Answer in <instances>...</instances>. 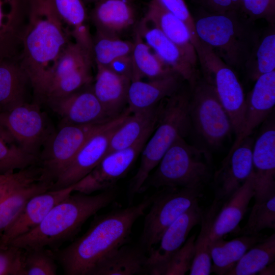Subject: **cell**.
Segmentation results:
<instances>
[{
  "instance_id": "obj_47",
  "label": "cell",
  "mask_w": 275,
  "mask_h": 275,
  "mask_svg": "<svg viewBox=\"0 0 275 275\" xmlns=\"http://www.w3.org/2000/svg\"><path fill=\"white\" fill-rule=\"evenodd\" d=\"M204 12L225 13L238 11L240 0H195Z\"/></svg>"
},
{
  "instance_id": "obj_28",
  "label": "cell",
  "mask_w": 275,
  "mask_h": 275,
  "mask_svg": "<svg viewBox=\"0 0 275 275\" xmlns=\"http://www.w3.org/2000/svg\"><path fill=\"white\" fill-rule=\"evenodd\" d=\"M142 20L157 28L191 59L198 62L196 50L187 25L156 0H151Z\"/></svg>"
},
{
  "instance_id": "obj_7",
  "label": "cell",
  "mask_w": 275,
  "mask_h": 275,
  "mask_svg": "<svg viewBox=\"0 0 275 275\" xmlns=\"http://www.w3.org/2000/svg\"><path fill=\"white\" fill-rule=\"evenodd\" d=\"M190 90L189 114L191 128L209 147H219L233 128L213 86L199 76Z\"/></svg>"
},
{
  "instance_id": "obj_31",
  "label": "cell",
  "mask_w": 275,
  "mask_h": 275,
  "mask_svg": "<svg viewBox=\"0 0 275 275\" xmlns=\"http://www.w3.org/2000/svg\"><path fill=\"white\" fill-rule=\"evenodd\" d=\"M160 110V102L151 108L130 115L112 135L106 154L132 145L148 130L155 127Z\"/></svg>"
},
{
  "instance_id": "obj_18",
  "label": "cell",
  "mask_w": 275,
  "mask_h": 275,
  "mask_svg": "<svg viewBox=\"0 0 275 275\" xmlns=\"http://www.w3.org/2000/svg\"><path fill=\"white\" fill-rule=\"evenodd\" d=\"M255 201L275 194V126L267 123L254 142L252 171Z\"/></svg>"
},
{
  "instance_id": "obj_26",
  "label": "cell",
  "mask_w": 275,
  "mask_h": 275,
  "mask_svg": "<svg viewBox=\"0 0 275 275\" xmlns=\"http://www.w3.org/2000/svg\"><path fill=\"white\" fill-rule=\"evenodd\" d=\"M96 65L97 73L92 85L93 92L110 119L118 117L127 102L131 80L108 68Z\"/></svg>"
},
{
  "instance_id": "obj_6",
  "label": "cell",
  "mask_w": 275,
  "mask_h": 275,
  "mask_svg": "<svg viewBox=\"0 0 275 275\" xmlns=\"http://www.w3.org/2000/svg\"><path fill=\"white\" fill-rule=\"evenodd\" d=\"M156 167L140 193L150 187L201 190L212 174L211 157L209 151L189 144L182 137L172 145Z\"/></svg>"
},
{
  "instance_id": "obj_35",
  "label": "cell",
  "mask_w": 275,
  "mask_h": 275,
  "mask_svg": "<svg viewBox=\"0 0 275 275\" xmlns=\"http://www.w3.org/2000/svg\"><path fill=\"white\" fill-rule=\"evenodd\" d=\"M275 260V234L263 238L250 249L227 275H254Z\"/></svg>"
},
{
  "instance_id": "obj_25",
  "label": "cell",
  "mask_w": 275,
  "mask_h": 275,
  "mask_svg": "<svg viewBox=\"0 0 275 275\" xmlns=\"http://www.w3.org/2000/svg\"><path fill=\"white\" fill-rule=\"evenodd\" d=\"M184 81L175 72L147 81H132L128 92L127 109L134 113L151 108L177 91Z\"/></svg>"
},
{
  "instance_id": "obj_19",
  "label": "cell",
  "mask_w": 275,
  "mask_h": 275,
  "mask_svg": "<svg viewBox=\"0 0 275 275\" xmlns=\"http://www.w3.org/2000/svg\"><path fill=\"white\" fill-rule=\"evenodd\" d=\"M48 104L63 123L87 125L104 123L112 119L107 116L94 94L92 84Z\"/></svg>"
},
{
  "instance_id": "obj_20",
  "label": "cell",
  "mask_w": 275,
  "mask_h": 275,
  "mask_svg": "<svg viewBox=\"0 0 275 275\" xmlns=\"http://www.w3.org/2000/svg\"><path fill=\"white\" fill-rule=\"evenodd\" d=\"M28 12V0H0V61L19 60Z\"/></svg>"
},
{
  "instance_id": "obj_48",
  "label": "cell",
  "mask_w": 275,
  "mask_h": 275,
  "mask_svg": "<svg viewBox=\"0 0 275 275\" xmlns=\"http://www.w3.org/2000/svg\"><path fill=\"white\" fill-rule=\"evenodd\" d=\"M106 67L120 75L129 78L131 81L133 79L134 67L131 54L114 61Z\"/></svg>"
},
{
  "instance_id": "obj_39",
  "label": "cell",
  "mask_w": 275,
  "mask_h": 275,
  "mask_svg": "<svg viewBox=\"0 0 275 275\" xmlns=\"http://www.w3.org/2000/svg\"><path fill=\"white\" fill-rule=\"evenodd\" d=\"M265 229H275V194L255 201L246 223L237 234L256 235Z\"/></svg>"
},
{
  "instance_id": "obj_4",
  "label": "cell",
  "mask_w": 275,
  "mask_h": 275,
  "mask_svg": "<svg viewBox=\"0 0 275 275\" xmlns=\"http://www.w3.org/2000/svg\"><path fill=\"white\" fill-rule=\"evenodd\" d=\"M199 40L233 69L244 67L260 37L253 22L238 11L203 12L194 17Z\"/></svg>"
},
{
  "instance_id": "obj_8",
  "label": "cell",
  "mask_w": 275,
  "mask_h": 275,
  "mask_svg": "<svg viewBox=\"0 0 275 275\" xmlns=\"http://www.w3.org/2000/svg\"><path fill=\"white\" fill-rule=\"evenodd\" d=\"M203 78L212 85L232 124L236 137L243 126L245 97L234 70L200 41L195 47Z\"/></svg>"
},
{
  "instance_id": "obj_24",
  "label": "cell",
  "mask_w": 275,
  "mask_h": 275,
  "mask_svg": "<svg viewBox=\"0 0 275 275\" xmlns=\"http://www.w3.org/2000/svg\"><path fill=\"white\" fill-rule=\"evenodd\" d=\"M254 195L251 173L244 182L222 204L211 224L209 241L224 237L237 229Z\"/></svg>"
},
{
  "instance_id": "obj_11",
  "label": "cell",
  "mask_w": 275,
  "mask_h": 275,
  "mask_svg": "<svg viewBox=\"0 0 275 275\" xmlns=\"http://www.w3.org/2000/svg\"><path fill=\"white\" fill-rule=\"evenodd\" d=\"M201 190L164 187L153 195L145 215L140 245L147 254L154 249L167 228L202 196Z\"/></svg>"
},
{
  "instance_id": "obj_37",
  "label": "cell",
  "mask_w": 275,
  "mask_h": 275,
  "mask_svg": "<svg viewBox=\"0 0 275 275\" xmlns=\"http://www.w3.org/2000/svg\"><path fill=\"white\" fill-rule=\"evenodd\" d=\"M133 42L120 37L104 35L96 32L92 37V52L96 65L108 67L114 61L131 54Z\"/></svg>"
},
{
  "instance_id": "obj_17",
  "label": "cell",
  "mask_w": 275,
  "mask_h": 275,
  "mask_svg": "<svg viewBox=\"0 0 275 275\" xmlns=\"http://www.w3.org/2000/svg\"><path fill=\"white\" fill-rule=\"evenodd\" d=\"M136 29L157 56L191 87L199 76L197 69L198 62L191 59L153 25L142 20Z\"/></svg>"
},
{
  "instance_id": "obj_27",
  "label": "cell",
  "mask_w": 275,
  "mask_h": 275,
  "mask_svg": "<svg viewBox=\"0 0 275 275\" xmlns=\"http://www.w3.org/2000/svg\"><path fill=\"white\" fill-rule=\"evenodd\" d=\"M148 254L141 245L125 244L102 258L90 275H134L147 274Z\"/></svg>"
},
{
  "instance_id": "obj_30",
  "label": "cell",
  "mask_w": 275,
  "mask_h": 275,
  "mask_svg": "<svg viewBox=\"0 0 275 275\" xmlns=\"http://www.w3.org/2000/svg\"><path fill=\"white\" fill-rule=\"evenodd\" d=\"M264 237L261 234L240 235L229 241L223 237L209 241L212 264L211 272L224 275L231 270L243 255Z\"/></svg>"
},
{
  "instance_id": "obj_45",
  "label": "cell",
  "mask_w": 275,
  "mask_h": 275,
  "mask_svg": "<svg viewBox=\"0 0 275 275\" xmlns=\"http://www.w3.org/2000/svg\"><path fill=\"white\" fill-rule=\"evenodd\" d=\"M24 249L0 244V275H23Z\"/></svg>"
},
{
  "instance_id": "obj_5",
  "label": "cell",
  "mask_w": 275,
  "mask_h": 275,
  "mask_svg": "<svg viewBox=\"0 0 275 275\" xmlns=\"http://www.w3.org/2000/svg\"><path fill=\"white\" fill-rule=\"evenodd\" d=\"M190 90L182 85L160 101V110L153 134L142 152L139 168L131 179L129 195L140 193L141 187L172 145L185 137L191 129L189 114Z\"/></svg>"
},
{
  "instance_id": "obj_43",
  "label": "cell",
  "mask_w": 275,
  "mask_h": 275,
  "mask_svg": "<svg viewBox=\"0 0 275 275\" xmlns=\"http://www.w3.org/2000/svg\"><path fill=\"white\" fill-rule=\"evenodd\" d=\"M39 170L33 166L4 175L0 178V201L15 189L41 180Z\"/></svg>"
},
{
  "instance_id": "obj_49",
  "label": "cell",
  "mask_w": 275,
  "mask_h": 275,
  "mask_svg": "<svg viewBox=\"0 0 275 275\" xmlns=\"http://www.w3.org/2000/svg\"><path fill=\"white\" fill-rule=\"evenodd\" d=\"M274 262L270 263V264L266 266L262 270H261L259 272V274H274L275 273V268H274Z\"/></svg>"
},
{
  "instance_id": "obj_15",
  "label": "cell",
  "mask_w": 275,
  "mask_h": 275,
  "mask_svg": "<svg viewBox=\"0 0 275 275\" xmlns=\"http://www.w3.org/2000/svg\"><path fill=\"white\" fill-rule=\"evenodd\" d=\"M203 210L199 201L171 224L162 234L157 245L147 255V274L157 275L159 269L184 243L191 230L201 223Z\"/></svg>"
},
{
  "instance_id": "obj_36",
  "label": "cell",
  "mask_w": 275,
  "mask_h": 275,
  "mask_svg": "<svg viewBox=\"0 0 275 275\" xmlns=\"http://www.w3.org/2000/svg\"><path fill=\"white\" fill-rule=\"evenodd\" d=\"M261 34L244 68L248 76L255 81L261 75L275 70L274 25Z\"/></svg>"
},
{
  "instance_id": "obj_34",
  "label": "cell",
  "mask_w": 275,
  "mask_h": 275,
  "mask_svg": "<svg viewBox=\"0 0 275 275\" xmlns=\"http://www.w3.org/2000/svg\"><path fill=\"white\" fill-rule=\"evenodd\" d=\"M131 56L134 67L132 81L142 80L144 77L149 80L156 79L174 72L152 50L137 29Z\"/></svg>"
},
{
  "instance_id": "obj_3",
  "label": "cell",
  "mask_w": 275,
  "mask_h": 275,
  "mask_svg": "<svg viewBox=\"0 0 275 275\" xmlns=\"http://www.w3.org/2000/svg\"><path fill=\"white\" fill-rule=\"evenodd\" d=\"M116 197L113 188L94 195L72 193L55 205L37 227L8 244L23 249L54 247L75 236L88 219Z\"/></svg>"
},
{
  "instance_id": "obj_29",
  "label": "cell",
  "mask_w": 275,
  "mask_h": 275,
  "mask_svg": "<svg viewBox=\"0 0 275 275\" xmlns=\"http://www.w3.org/2000/svg\"><path fill=\"white\" fill-rule=\"evenodd\" d=\"M29 77L18 60L0 61V113L25 101Z\"/></svg>"
},
{
  "instance_id": "obj_22",
  "label": "cell",
  "mask_w": 275,
  "mask_h": 275,
  "mask_svg": "<svg viewBox=\"0 0 275 275\" xmlns=\"http://www.w3.org/2000/svg\"><path fill=\"white\" fill-rule=\"evenodd\" d=\"M275 105V70L264 74L256 80L253 88L245 97L244 123L228 153L233 151L245 138L268 117Z\"/></svg>"
},
{
  "instance_id": "obj_1",
  "label": "cell",
  "mask_w": 275,
  "mask_h": 275,
  "mask_svg": "<svg viewBox=\"0 0 275 275\" xmlns=\"http://www.w3.org/2000/svg\"><path fill=\"white\" fill-rule=\"evenodd\" d=\"M153 195L140 203L95 218L88 230L54 253L67 275H90L99 261L111 251L126 244L132 227L150 206Z\"/></svg>"
},
{
  "instance_id": "obj_41",
  "label": "cell",
  "mask_w": 275,
  "mask_h": 275,
  "mask_svg": "<svg viewBox=\"0 0 275 275\" xmlns=\"http://www.w3.org/2000/svg\"><path fill=\"white\" fill-rule=\"evenodd\" d=\"M201 229L195 241L194 256L189 269L190 275H209L211 273L212 260L209 247L211 221L201 220Z\"/></svg>"
},
{
  "instance_id": "obj_16",
  "label": "cell",
  "mask_w": 275,
  "mask_h": 275,
  "mask_svg": "<svg viewBox=\"0 0 275 275\" xmlns=\"http://www.w3.org/2000/svg\"><path fill=\"white\" fill-rule=\"evenodd\" d=\"M254 142L250 136L246 137L223 160L213 176L214 200L222 204L249 177Z\"/></svg>"
},
{
  "instance_id": "obj_32",
  "label": "cell",
  "mask_w": 275,
  "mask_h": 275,
  "mask_svg": "<svg viewBox=\"0 0 275 275\" xmlns=\"http://www.w3.org/2000/svg\"><path fill=\"white\" fill-rule=\"evenodd\" d=\"M52 2L74 41L92 54V36L90 32L89 17L84 1L52 0Z\"/></svg>"
},
{
  "instance_id": "obj_12",
  "label": "cell",
  "mask_w": 275,
  "mask_h": 275,
  "mask_svg": "<svg viewBox=\"0 0 275 275\" xmlns=\"http://www.w3.org/2000/svg\"><path fill=\"white\" fill-rule=\"evenodd\" d=\"M0 130L9 140L38 157L40 148L51 132L39 104L26 102L0 113Z\"/></svg>"
},
{
  "instance_id": "obj_14",
  "label": "cell",
  "mask_w": 275,
  "mask_h": 275,
  "mask_svg": "<svg viewBox=\"0 0 275 275\" xmlns=\"http://www.w3.org/2000/svg\"><path fill=\"white\" fill-rule=\"evenodd\" d=\"M155 128L148 130L132 145L106 154L89 174L73 185L74 191L91 194L112 188L129 170Z\"/></svg>"
},
{
  "instance_id": "obj_10",
  "label": "cell",
  "mask_w": 275,
  "mask_h": 275,
  "mask_svg": "<svg viewBox=\"0 0 275 275\" xmlns=\"http://www.w3.org/2000/svg\"><path fill=\"white\" fill-rule=\"evenodd\" d=\"M104 123L77 125L62 122L58 129L49 134L39 154L41 179L53 185L85 142Z\"/></svg>"
},
{
  "instance_id": "obj_40",
  "label": "cell",
  "mask_w": 275,
  "mask_h": 275,
  "mask_svg": "<svg viewBox=\"0 0 275 275\" xmlns=\"http://www.w3.org/2000/svg\"><path fill=\"white\" fill-rule=\"evenodd\" d=\"M54 253L47 248L24 249L23 275H54L57 274Z\"/></svg>"
},
{
  "instance_id": "obj_33",
  "label": "cell",
  "mask_w": 275,
  "mask_h": 275,
  "mask_svg": "<svg viewBox=\"0 0 275 275\" xmlns=\"http://www.w3.org/2000/svg\"><path fill=\"white\" fill-rule=\"evenodd\" d=\"M52 184L39 180L18 188L0 201V239L6 229L34 196L51 189Z\"/></svg>"
},
{
  "instance_id": "obj_23",
  "label": "cell",
  "mask_w": 275,
  "mask_h": 275,
  "mask_svg": "<svg viewBox=\"0 0 275 275\" xmlns=\"http://www.w3.org/2000/svg\"><path fill=\"white\" fill-rule=\"evenodd\" d=\"M94 4L89 17L96 32L120 37L135 24L133 0H98Z\"/></svg>"
},
{
  "instance_id": "obj_51",
  "label": "cell",
  "mask_w": 275,
  "mask_h": 275,
  "mask_svg": "<svg viewBox=\"0 0 275 275\" xmlns=\"http://www.w3.org/2000/svg\"><path fill=\"white\" fill-rule=\"evenodd\" d=\"M4 175H0V178H1Z\"/></svg>"
},
{
  "instance_id": "obj_50",
  "label": "cell",
  "mask_w": 275,
  "mask_h": 275,
  "mask_svg": "<svg viewBox=\"0 0 275 275\" xmlns=\"http://www.w3.org/2000/svg\"><path fill=\"white\" fill-rule=\"evenodd\" d=\"M85 3H95L96 2H97V1L98 0H84Z\"/></svg>"
},
{
  "instance_id": "obj_44",
  "label": "cell",
  "mask_w": 275,
  "mask_h": 275,
  "mask_svg": "<svg viewBox=\"0 0 275 275\" xmlns=\"http://www.w3.org/2000/svg\"><path fill=\"white\" fill-rule=\"evenodd\" d=\"M238 11L249 20L265 19L275 23V0H240Z\"/></svg>"
},
{
  "instance_id": "obj_46",
  "label": "cell",
  "mask_w": 275,
  "mask_h": 275,
  "mask_svg": "<svg viewBox=\"0 0 275 275\" xmlns=\"http://www.w3.org/2000/svg\"><path fill=\"white\" fill-rule=\"evenodd\" d=\"M163 8L182 20L187 25L195 47L200 43L195 29L194 17L184 0H156Z\"/></svg>"
},
{
  "instance_id": "obj_13",
  "label": "cell",
  "mask_w": 275,
  "mask_h": 275,
  "mask_svg": "<svg viewBox=\"0 0 275 275\" xmlns=\"http://www.w3.org/2000/svg\"><path fill=\"white\" fill-rule=\"evenodd\" d=\"M130 114L127 109L94 132L60 175L51 189L73 185L89 174L106 155L112 135Z\"/></svg>"
},
{
  "instance_id": "obj_2",
  "label": "cell",
  "mask_w": 275,
  "mask_h": 275,
  "mask_svg": "<svg viewBox=\"0 0 275 275\" xmlns=\"http://www.w3.org/2000/svg\"><path fill=\"white\" fill-rule=\"evenodd\" d=\"M28 20L19 61L35 97L41 100L47 80L72 38L52 0H28Z\"/></svg>"
},
{
  "instance_id": "obj_9",
  "label": "cell",
  "mask_w": 275,
  "mask_h": 275,
  "mask_svg": "<svg viewBox=\"0 0 275 275\" xmlns=\"http://www.w3.org/2000/svg\"><path fill=\"white\" fill-rule=\"evenodd\" d=\"M92 53L70 41L59 56L46 82L42 100L47 103L92 84Z\"/></svg>"
},
{
  "instance_id": "obj_38",
  "label": "cell",
  "mask_w": 275,
  "mask_h": 275,
  "mask_svg": "<svg viewBox=\"0 0 275 275\" xmlns=\"http://www.w3.org/2000/svg\"><path fill=\"white\" fill-rule=\"evenodd\" d=\"M37 163L38 156L9 140L0 130V175L13 173Z\"/></svg>"
},
{
  "instance_id": "obj_21",
  "label": "cell",
  "mask_w": 275,
  "mask_h": 275,
  "mask_svg": "<svg viewBox=\"0 0 275 275\" xmlns=\"http://www.w3.org/2000/svg\"><path fill=\"white\" fill-rule=\"evenodd\" d=\"M73 191V185H71L58 189H49L32 197L5 231L0 239V244H7L35 229L55 205Z\"/></svg>"
},
{
  "instance_id": "obj_42",
  "label": "cell",
  "mask_w": 275,
  "mask_h": 275,
  "mask_svg": "<svg viewBox=\"0 0 275 275\" xmlns=\"http://www.w3.org/2000/svg\"><path fill=\"white\" fill-rule=\"evenodd\" d=\"M196 235L185 241L159 269L157 275H183L189 270L194 256Z\"/></svg>"
}]
</instances>
